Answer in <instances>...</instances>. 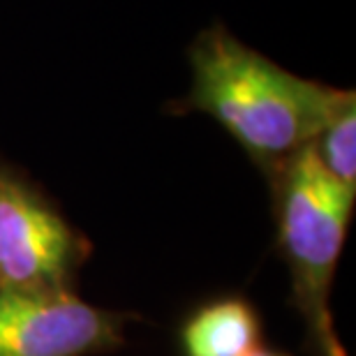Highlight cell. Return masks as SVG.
Returning a JSON list of instances; mask_svg holds the SVG:
<instances>
[{
	"label": "cell",
	"instance_id": "2",
	"mask_svg": "<svg viewBox=\"0 0 356 356\" xmlns=\"http://www.w3.org/2000/svg\"><path fill=\"white\" fill-rule=\"evenodd\" d=\"M277 250L291 275V303L305 324L310 356H347L333 329L331 284L356 202L319 165L312 146L301 148L268 176Z\"/></svg>",
	"mask_w": 356,
	"mask_h": 356
},
{
	"label": "cell",
	"instance_id": "3",
	"mask_svg": "<svg viewBox=\"0 0 356 356\" xmlns=\"http://www.w3.org/2000/svg\"><path fill=\"white\" fill-rule=\"evenodd\" d=\"M90 250L58 204L0 155V289H74Z\"/></svg>",
	"mask_w": 356,
	"mask_h": 356
},
{
	"label": "cell",
	"instance_id": "6",
	"mask_svg": "<svg viewBox=\"0 0 356 356\" xmlns=\"http://www.w3.org/2000/svg\"><path fill=\"white\" fill-rule=\"evenodd\" d=\"M319 165L336 181L356 192V99L345 104L312 141Z\"/></svg>",
	"mask_w": 356,
	"mask_h": 356
},
{
	"label": "cell",
	"instance_id": "4",
	"mask_svg": "<svg viewBox=\"0 0 356 356\" xmlns=\"http://www.w3.org/2000/svg\"><path fill=\"white\" fill-rule=\"evenodd\" d=\"M137 315L86 303L74 289H0V356H95L123 345Z\"/></svg>",
	"mask_w": 356,
	"mask_h": 356
},
{
	"label": "cell",
	"instance_id": "5",
	"mask_svg": "<svg viewBox=\"0 0 356 356\" xmlns=\"http://www.w3.org/2000/svg\"><path fill=\"white\" fill-rule=\"evenodd\" d=\"M261 322L241 296L202 305L181 329L183 356H245L259 347Z\"/></svg>",
	"mask_w": 356,
	"mask_h": 356
},
{
	"label": "cell",
	"instance_id": "1",
	"mask_svg": "<svg viewBox=\"0 0 356 356\" xmlns=\"http://www.w3.org/2000/svg\"><path fill=\"white\" fill-rule=\"evenodd\" d=\"M188 63L190 90L176 113L211 116L266 178L310 146L319 130L356 99L354 90L284 70L220 21L197 33Z\"/></svg>",
	"mask_w": 356,
	"mask_h": 356
},
{
	"label": "cell",
	"instance_id": "7",
	"mask_svg": "<svg viewBox=\"0 0 356 356\" xmlns=\"http://www.w3.org/2000/svg\"><path fill=\"white\" fill-rule=\"evenodd\" d=\"M245 356H287V354H280V352H268V350H261V347H257V350H252L250 354Z\"/></svg>",
	"mask_w": 356,
	"mask_h": 356
}]
</instances>
